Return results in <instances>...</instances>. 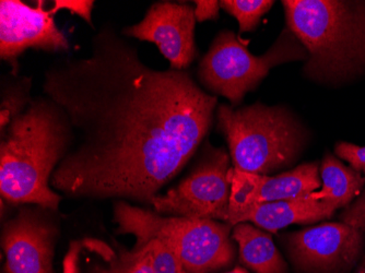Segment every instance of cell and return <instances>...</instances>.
Returning <instances> with one entry per match:
<instances>
[{"label": "cell", "mask_w": 365, "mask_h": 273, "mask_svg": "<svg viewBox=\"0 0 365 273\" xmlns=\"http://www.w3.org/2000/svg\"><path fill=\"white\" fill-rule=\"evenodd\" d=\"M335 152L340 159L350 164L352 170L365 175V147H359L350 143H338Z\"/></svg>", "instance_id": "20"}, {"label": "cell", "mask_w": 365, "mask_h": 273, "mask_svg": "<svg viewBox=\"0 0 365 273\" xmlns=\"http://www.w3.org/2000/svg\"><path fill=\"white\" fill-rule=\"evenodd\" d=\"M307 59V49L288 28L262 56L250 53L235 32L221 31L199 63V83L212 96H225L235 108L246 93L259 86L272 68Z\"/></svg>", "instance_id": "6"}, {"label": "cell", "mask_w": 365, "mask_h": 273, "mask_svg": "<svg viewBox=\"0 0 365 273\" xmlns=\"http://www.w3.org/2000/svg\"><path fill=\"white\" fill-rule=\"evenodd\" d=\"M94 7V1L92 0H57L52 8L53 14L59 10H68L73 14H77L85 20L90 26L92 24V9Z\"/></svg>", "instance_id": "22"}, {"label": "cell", "mask_w": 365, "mask_h": 273, "mask_svg": "<svg viewBox=\"0 0 365 273\" xmlns=\"http://www.w3.org/2000/svg\"><path fill=\"white\" fill-rule=\"evenodd\" d=\"M356 273H365V257L361 262L360 266L356 269Z\"/></svg>", "instance_id": "25"}, {"label": "cell", "mask_w": 365, "mask_h": 273, "mask_svg": "<svg viewBox=\"0 0 365 273\" xmlns=\"http://www.w3.org/2000/svg\"><path fill=\"white\" fill-rule=\"evenodd\" d=\"M230 157L225 148L207 143L192 172L178 186L153 198L155 212L165 217L227 222L231 182Z\"/></svg>", "instance_id": "7"}, {"label": "cell", "mask_w": 365, "mask_h": 273, "mask_svg": "<svg viewBox=\"0 0 365 273\" xmlns=\"http://www.w3.org/2000/svg\"><path fill=\"white\" fill-rule=\"evenodd\" d=\"M319 173L321 190L307 197L312 200L322 201L335 210L349 206L364 188V176L342 164L334 155L324 157Z\"/></svg>", "instance_id": "16"}, {"label": "cell", "mask_w": 365, "mask_h": 273, "mask_svg": "<svg viewBox=\"0 0 365 273\" xmlns=\"http://www.w3.org/2000/svg\"><path fill=\"white\" fill-rule=\"evenodd\" d=\"M30 80L26 78L16 81L11 87L4 91L1 104V133L7 128L12 119L20 114L30 103Z\"/></svg>", "instance_id": "18"}, {"label": "cell", "mask_w": 365, "mask_h": 273, "mask_svg": "<svg viewBox=\"0 0 365 273\" xmlns=\"http://www.w3.org/2000/svg\"><path fill=\"white\" fill-rule=\"evenodd\" d=\"M63 273H153L148 243H136L130 250L112 246L98 238L71 242Z\"/></svg>", "instance_id": "13"}, {"label": "cell", "mask_w": 365, "mask_h": 273, "mask_svg": "<svg viewBox=\"0 0 365 273\" xmlns=\"http://www.w3.org/2000/svg\"><path fill=\"white\" fill-rule=\"evenodd\" d=\"M45 52H68V38L57 28L52 10L44 1L31 7L19 0L0 1V57L16 75L19 57L28 49Z\"/></svg>", "instance_id": "8"}, {"label": "cell", "mask_w": 365, "mask_h": 273, "mask_svg": "<svg viewBox=\"0 0 365 273\" xmlns=\"http://www.w3.org/2000/svg\"><path fill=\"white\" fill-rule=\"evenodd\" d=\"M335 211L322 201L304 197L230 210L227 223L235 227L243 222H252V225L259 229L276 233L289 225H309L329 219Z\"/></svg>", "instance_id": "14"}, {"label": "cell", "mask_w": 365, "mask_h": 273, "mask_svg": "<svg viewBox=\"0 0 365 273\" xmlns=\"http://www.w3.org/2000/svg\"><path fill=\"white\" fill-rule=\"evenodd\" d=\"M114 221L118 234H130L136 242L158 238L171 248L187 273H212L231 266L235 259L233 229L227 222L165 217L148 209L118 201Z\"/></svg>", "instance_id": "5"}, {"label": "cell", "mask_w": 365, "mask_h": 273, "mask_svg": "<svg viewBox=\"0 0 365 273\" xmlns=\"http://www.w3.org/2000/svg\"><path fill=\"white\" fill-rule=\"evenodd\" d=\"M284 237L293 264L309 272L349 268L363 248L362 232L342 222L305 227Z\"/></svg>", "instance_id": "10"}, {"label": "cell", "mask_w": 365, "mask_h": 273, "mask_svg": "<svg viewBox=\"0 0 365 273\" xmlns=\"http://www.w3.org/2000/svg\"><path fill=\"white\" fill-rule=\"evenodd\" d=\"M274 4V0H222L220 7L239 21L240 34H243L255 31Z\"/></svg>", "instance_id": "17"}, {"label": "cell", "mask_w": 365, "mask_h": 273, "mask_svg": "<svg viewBox=\"0 0 365 273\" xmlns=\"http://www.w3.org/2000/svg\"><path fill=\"white\" fill-rule=\"evenodd\" d=\"M195 7L187 4H153L139 24L127 26L123 36L147 41L159 47L172 69L184 71L197 57Z\"/></svg>", "instance_id": "11"}, {"label": "cell", "mask_w": 365, "mask_h": 273, "mask_svg": "<svg viewBox=\"0 0 365 273\" xmlns=\"http://www.w3.org/2000/svg\"><path fill=\"white\" fill-rule=\"evenodd\" d=\"M215 113L217 128L227 139L235 170L270 175L291 168L304 151L309 133L284 106L220 104Z\"/></svg>", "instance_id": "4"}, {"label": "cell", "mask_w": 365, "mask_h": 273, "mask_svg": "<svg viewBox=\"0 0 365 273\" xmlns=\"http://www.w3.org/2000/svg\"><path fill=\"white\" fill-rule=\"evenodd\" d=\"M69 118L52 98H31L1 133L0 194L10 205L58 210L61 197L51 186L53 173L73 145Z\"/></svg>", "instance_id": "2"}, {"label": "cell", "mask_w": 365, "mask_h": 273, "mask_svg": "<svg viewBox=\"0 0 365 273\" xmlns=\"http://www.w3.org/2000/svg\"><path fill=\"white\" fill-rule=\"evenodd\" d=\"M44 96L69 118L73 140L51 186L76 198L151 205L206 138L217 96L185 71H155L113 26L87 57H63L45 71Z\"/></svg>", "instance_id": "1"}, {"label": "cell", "mask_w": 365, "mask_h": 273, "mask_svg": "<svg viewBox=\"0 0 365 273\" xmlns=\"http://www.w3.org/2000/svg\"><path fill=\"white\" fill-rule=\"evenodd\" d=\"M195 4V18L197 22L218 19L220 1L217 0H196Z\"/></svg>", "instance_id": "23"}, {"label": "cell", "mask_w": 365, "mask_h": 273, "mask_svg": "<svg viewBox=\"0 0 365 273\" xmlns=\"http://www.w3.org/2000/svg\"><path fill=\"white\" fill-rule=\"evenodd\" d=\"M47 209L22 207L1 235L6 273H54L58 225Z\"/></svg>", "instance_id": "9"}, {"label": "cell", "mask_w": 365, "mask_h": 273, "mask_svg": "<svg viewBox=\"0 0 365 273\" xmlns=\"http://www.w3.org/2000/svg\"><path fill=\"white\" fill-rule=\"evenodd\" d=\"M225 273H250L246 269L241 268V267H237V268L233 269V270L229 271V272Z\"/></svg>", "instance_id": "24"}, {"label": "cell", "mask_w": 365, "mask_h": 273, "mask_svg": "<svg viewBox=\"0 0 365 273\" xmlns=\"http://www.w3.org/2000/svg\"><path fill=\"white\" fill-rule=\"evenodd\" d=\"M340 221L365 233V190L342 212Z\"/></svg>", "instance_id": "21"}, {"label": "cell", "mask_w": 365, "mask_h": 273, "mask_svg": "<svg viewBox=\"0 0 365 273\" xmlns=\"http://www.w3.org/2000/svg\"><path fill=\"white\" fill-rule=\"evenodd\" d=\"M230 210L260 203L304 198L322 186L317 163H305L278 175H257L231 168ZM229 210V211H230Z\"/></svg>", "instance_id": "12"}, {"label": "cell", "mask_w": 365, "mask_h": 273, "mask_svg": "<svg viewBox=\"0 0 365 273\" xmlns=\"http://www.w3.org/2000/svg\"><path fill=\"white\" fill-rule=\"evenodd\" d=\"M136 243H148L150 246L153 273H187L175 252L158 238Z\"/></svg>", "instance_id": "19"}, {"label": "cell", "mask_w": 365, "mask_h": 273, "mask_svg": "<svg viewBox=\"0 0 365 273\" xmlns=\"http://www.w3.org/2000/svg\"><path fill=\"white\" fill-rule=\"evenodd\" d=\"M287 28L307 49L303 76L340 84L365 73V1L284 0Z\"/></svg>", "instance_id": "3"}, {"label": "cell", "mask_w": 365, "mask_h": 273, "mask_svg": "<svg viewBox=\"0 0 365 273\" xmlns=\"http://www.w3.org/2000/svg\"><path fill=\"white\" fill-rule=\"evenodd\" d=\"M232 239L239 246L240 262L254 273H288L269 232L243 222L232 229Z\"/></svg>", "instance_id": "15"}]
</instances>
